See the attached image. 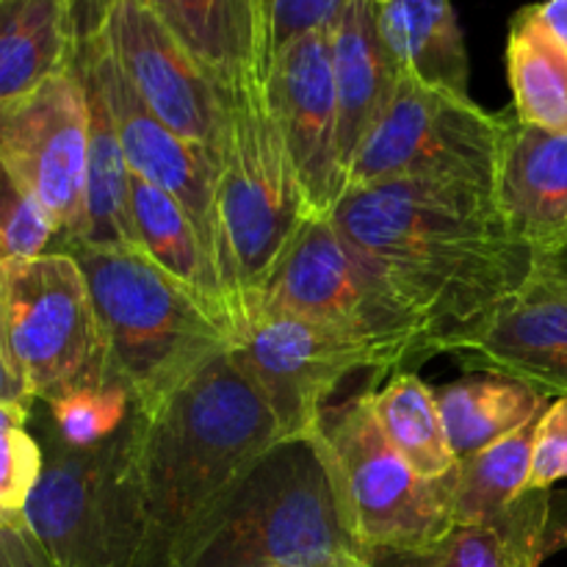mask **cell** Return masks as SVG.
Instances as JSON below:
<instances>
[{
    "label": "cell",
    "mask_w": 567,
    "mask_h": 567,
    "mask_svg": "<svg viewBox=\"0 0 567 567\" xmlns=\"http://www.w3.org/2000/svg\"><path fill=\"white\" fill-rule=\"evenodd\" d=\"M332 221L426 321L435 343L491 313L537 264L509 230L496 194L463 183L347 188Z\"/></svg>",
    "instance_id": "6da1fadb"
},
{
    "label": "cell",
    "mask_w": 567,
    "mask_h": 567,
    "mask_svg": "<svg viewBox=\"0 0 567 567\" xmlns=\"http://www.w3.org/2000/svg\"><path fill=\"white\" fill-rule=\"evenodd\" d=\"M280 443L269 404L227 352L144 415L136 567H194L247 476Z\"/></svg>",
    "instance_id": "7a4b0ae2"
},
{
    "label": "cell",
    "mask_w": 567,
    "mask_h": 567,
    "mask_svg": "<svg viewBox=\"0 0 567 567\" xmlns=\"http://www.w3.org/2000/svg\"><path fill=\"white\" fill-rule=\"evenodd\" d=\"M61 252H70L86 275L111 374L144 415L230 349V319L138 247L78 244Z\"/></svg>",
    "instance_id": "3957f363"
},
{
    "label": "cell",
    "mask_w": 567,
    "mask_h": 567,
    "mask_svg": "<svg viewBox=\"0 0 567 567\" xmlns=\"http://www.w3.org/2000/svg\"><path fill=\"white\" fill-rule=\"evenodd\" d=\"M227 122L216 161L221 280L230 319L244 293L258 291L308 221L310 208L280 136L266 83L249 78L225 92Z\"/></svg>",
    "instance_id": "277c9868"
},
{
    "label": "cell",
    "mask_w": 567,
    "mask_h": 567,
    "mask_svg": "<svg viewBox=\"0 0 567 567\" xmlns=\"http://www.w3.org/2000/svg\"><path fill=\"white\" fill-rule=\"evenodd\" d=\"M142 426L133 410L109 441L72 449L48 419L39 424L44 465L22 518L55 567H136Z\"/></svg>",
    "instance_id": "5b68a950"
},
{
    "label": "cell",
    "mask_w": 567,
    "mask_h": 567,
    "mask_svg": "<svg viewBox=\"0 0 567 567\" xmlns=\"http://www.w3.org/2000/svg\"><path fill=\"white\" fill-rule=\"evenodd\" d=\"M194 567H374L338 515L310 441L280 443L247 476Z\"/></svg>",
    "instance_id": "8992f818"
},
{
    "label": "cell",
    "mask_w": 567,
    "mask_h": 567,
    "mask_svg": "<svg viewBox=\"0 0 567 567\" xmlns=\"http://www.w3.org/2000/svg\"><path fill=\"white\" fill-rule=\"evenodd\" d=\"M324 463L343 529L365 554L415 551L454 529L452 487L421 480L377 424L369 391L327 410L308 437Z\"/></svg>",
    "instance_id": "52a82bcc"
},
{
    "label": "cell",
    "mask_w": 567,
    "mask_h": 567,
    "mask_svg": "<svg viewBox=\"0 0 567 567\" xmlns=\"http://www.w3.org/2000/svg\"><path fill=\"white\" fill-rule=\"evenodd\" d=\"M0 341L31 402L116 382L86 275L61 249L0 264Z\"/></svg>",
    "instance_id": "ba28073f"
},
{
    "label": "cell",
    "mask_w": 567,
    "mask_h": 567,
    "mask_svg": "<svg viewBox=\"0 0 567 567\" xmlns=\"http://www.w3.org/2000/svg\"><path fill=\"white\" fill-rule=\"evenodd\" d=\"M247 297L388 349L402 369L435 358L426 321L343 238L332 214H310L264 286Z\"/></svg>",
    "instance_id": "9c48e42d"
},
{
    "label": "cell",
    "mask_w": 567,
    "mask_h": 567,
    "mask_svg": "<svg viewBox=\"0 0 567 567\" xmlns=\"http://www.w3.org/2000/svg\"><path fill=\"white\" fill-rule=\"evenodd\" d=\"M509 120L487 114L468 94L432 89L399 72L380 122L354 155L347 188L435 181L496 194Z\"/></svg>",
    "instance_id": "30bf717a"
},
{
    "label": "cell",
    "mask_w": 567,
    "mask_h": 567,
    "mask_svg": "<svg viewBox=\"0 0 567 567\" xmlns=\"http://www.w3.org/2000/svg\"><path fill=\"white\" fill-rule=\"evenodd\" d=\"M227 354L269 404L282 443L319 432L327 402L354 371H404L388 349L249 297L233 313Z\"/></svg>",
    "instance_id": "8fae6325"
},
{
    "label": "cell",
    "mask_w": 567,
    "mask_h": 567,
    "mask_svg": "<svg viewBox=\"0 0 567 567\" xmlns=\"http://www.w3.org/2000/svg\"><path fill=\"white\" fill-rule=\"evenodd\" d=\"M0 161L55 225V249L86 233L89 105L81 78L64 70L0 103Z\"/></svg>",
    "instance_id": "7c38bea8"
},
{
    "label": "cell",
    "mask_w": 567,
    "mask_h": 567,
    "mask_svg": "<svg viewBox=\"0 0 567 567\" xmlns=\"http://www.w3.org/2000/svg\"><path fill=\"white\" fill-rule=\"evenodd\" d=\"M471 374H502L551 399L567 396V275L537 260L518 291L435 343Z\"/></svg>",
    "instance_id": "4fadbf2b"
},
{
    "label": "cell",
    "mask_w": 567,
    "mask_h": 567,
    "mask_svg": "<svg viewBox=\"0 0 567 567\" xmlns=\"http://www.w3.org/2000/svg\"><path fill=\"white\" fill-rule=\"evenodd\" d=\"M103 33L138 97L169 131L219 161L227 97L142 0H105Z\"/></svg>",
    "instance_id": "5bb4252c"
},
{
    "label": "cell",
    "mask_w": 567,
    "mask_h": 567,
    "mask_svg": "<svg viewBox=\"0 0 567 567\" xmlns=\"http://www.w3.org/2000/svg\"><path fill=\"white\" fill-rule=\"evenodd\" d=\"M264 83L310 214H332L347 188L338 161L332 31L308 33L280 50Z\"/></svg>",
    "instance_id": "9a60e30c"
},
{
    "label": "cell",
    "mask_w": 567,
    "mask_h": 567,
    "mask_svg": "<svg viewBox=\"0 0 567 567\" xmlns=\"http://www.w3.org/2000/svg\"><path fill=\"white\" fill-rule=\"evenodd\" d=\"M496 203L509 230L537 260L567 252V133L509 120Z\"/></svg>",
    "instance_id": "2e32d148"
},
{
    "label": "cell",
    "mask_w": 567,
    "mask_h": 567,
    "mask_svg": "<svg viewBox=\"0 0 567 567\" xmlns=\"http://www.w3.org/2000/svg\"><path fill=\"white\" fill-rule=\"evenodd\" d=\"M332 72L338 100V161L349 177L360 144L380 122L399 70L380 33V6L349 0L332 28Z\"/></svg>",
    "instance_id": "e0dca14e"
},
{
    "label": "cell",
    "mask_w": 567,
    "mask_h": 567,
    "mask_svg": "<svg viewBox=\"0 0 567 567\" xmlns=\"http://www.w3.org/2000/svg\"><path fill=\"white\" fill-rule=\"evenodd\" d=\"M221 92L266 81V44L255 0H142Z\"/></svg>",
    "instance_id": "ac0fdd59"
},
{
    "label": "cell",
    "mask_w": 567,
    "mask_h": 567,
    "mask_svg": "<svg viewBox=\"0 0 567 567\" xmlns=\"http://www.w3.org/2000/svg\"><path fill=\"white\" fill-rule=\"evenodd\" d=\"M551 493L526 491L507 513L480 526H454L415 551H374V567H540L551 520Z\"/></svg>",
    "instance_id": "d6986e66"
},
{
    "label": "cell",
    "mask_w": 567,
    "mask_h": 567,
    "mask_svg": "<svg viewBox=\"0 0 567 567\" xmlns=\"http://www.w3.org/2000/svg\"><path fill=\"white\" fill-rule=\"evenodd\" d=\"M380 33L399 72L468 94V50L452 0H391L380 6Z\"/></svg>",
    "instance_id": "ffe728a7"
},
{
    "label": "cell",
    "mask_w": 567,
    "mask_h": 567,
    "mask_svg": "<svg viewBox=\"0 0 567 567\" xmlns=\"http://www.w3.org/2000/svg\"><path fill=\"white\" fill-rule=\"evenodd\" d=\"M435 402L460 463L540 419L554 399L513 377L476 374L437 388Z\"/></svg>",
    "instance_id": "44dd1931"
},
{
    "label": "cell",
    "mask_w": 567,
    "mask_h": 567,
    "mask_svg": "<svg viewBox=\"0 0 567 567\" xmlns=\"http://www.w3.org/2000/svg\"><path fill=\"white\" fill-rule=\"evenodd\" d=\"M72 0H0V103L72 66Z\"/></svg>",
    "instance_id": "7402d4cb"
},
{
    "label": "cell",
    "mask_w": 567,
    "mask_h": 567,
    "mask_svg": "<svg viewBox=\"0 0 567 567\" xmlns=\"http://www.w3.org/2000/svg\"><path fill=\"white\" fill-rule=\"evenodd\" d=\"M131 216L136 247L166 275L192 288L197 297L230 319V297L225 282L186 210L169 194L131 175Z\"/></svg>",
    "instance_id": "603a6c76"
},
{
    "label": "cell",
    "mask_w": 567,
    "mask_h": 567,
    "mask_svg": "<svg viewBox=\"0 0 567 567\" xmlns=\"http://www.w3.org/2000/svg\"><path fill=\"white\" fill-rule=\"evenodd\" d=\"M81 78L89 105V169H86V233L81 244L92 247H136L131 216V166L109 103L92 72L72 64ZM78 247V244H75Z\"/></svg>",
    "instance_id": "cb8c5ba5"
},
{
    "label": "cell",
    "mask_w": 567,
    "mask_h": 567,
    "mask_svg": "<svg viewBox=\"0 0 567 567\" xmlns=\"http://www.w3.org/2000/svg\"><path fill=\"white\" fill-rule=\"evenodd\" d=\"M507 70L515 120L540 131L567 133V48L543 22L535 6H524L509 22Z\"/></svg>",
    "instance_id": "d4e9b609"
},
{
    "label": "cell",
    "mask_w": 567,
    "mask_h": 567,
    "mask_svg": "<svg viewBox=\"0 0 567 567\" xmlns=\"http://www.w3.org/2000/svg\"><path fill=\"white\" fill-rule=\"evenodd\" d=\"M371 413L382 435L421 480H443L457 468L435 391L413 371H396L385 388L369 391Z\"/></svg>",
    "instance_id": "484cf974"
},
{
    "label": "cell",
    "mask_w": 567,
    "mask_h": 567,
    "mask_svg": "<svg viewBox=\"0 0 567 567\" xmlns=\"http://www.w3.org/2000/svg\"><path fill=\"white\" fill-rule=\"evenodd\" d=\"M537 424L540 419L482 449L474 457L460 460L449 474L454 526L487 524L529 491Z\"/></svg>",
    "instance_id": "4316f807"
},
{
    "label": "cell",
    "mask_w": 567,
    "mask_h": 567,
    "mask_svg": "<svg viewBox=\"0 0 567 567\" xmlns=\"http://www.w3.org/2000/svg\"><path fill=\"white\" fill-rule=\"evenodd\" d=\"M136 404L120 382L78 388L48 402V421L55 435L72 449H92L125 426Z\"/></svg>",
    "instance_id": "83f0119b"
},
{
    "label": "cell",
    "mask_w": 567,
    "mask_h": 567,
    "mask_svg": "<svg viewBox=\"0 0 567 567\" xmlns=\"http://www.w3.org/2000/svg\"><path fill=\"white\" fill-rule=\"evenodd\" d=\"M28 424L31 404L0 402V524L22 520L28 498L42 476V443Z\"/></svg>",
    "instance_id": "f1b7e54d"
},
{
    "label": "cell",
    "mask_w": 567,
    "mask_h": 567,
    "mask_svg": "<svg viewBox=\"0 0 567 567\" xmlns=\"http://www.w3.org/2000/svg\"><path fill=\"white\" fill-rule=\"evenodd\" d=\"M55 225L33 194L0 161V264L50 252Z\"/></svg>",
    "instance_id": "f546056e"
},
{
    "label": "cell",
    "mask_w": 567,
    "mask_h": 567,
    "mask_svg": "<svg viewBox=\"0 0 567 567\" xmlns=\"http://www.w3.org/2000/svg\"><path fill=\"white\" fill-rule=\"evenodd\" d=\"M349 0H271L266 17V72L280 50L316 31H332Z\"/></svg>",
    "instance_id": "4dcf8cb0"
},
{
    "label": "cell",
    "mask_w": 567,
    "mask_h": 567,
    "mask_svg": "<svg viewBox=\"0 0 567 567\" xmlns=\"http://www.w3.org/2000/svg\"><path fill=\"white\" fill-rule=\"evenodd\" d=\"M559 480H567V396L554 399L540 415L529 491H548Z\"/></svg>",
    "instance_id": "1f68e13d"
},
{
    "label": "cell",
    "mask_w": 567,
    "mask_h": 567,
    "mask_svg": "<svg viewBox=\"0 0 567 567\" xmlns=\"http://www.w3.org/2000/svg\"><path fill=\"white\" fill-rule=\"evenodd\" d=\"M0 567H55L37 537L25 526V518L0 524Z\"/></svg>",
    "instance_id": "d6a6232c"
},
{
    "label": "cell",
    "mask_w": 567,
    "mask_h": 567,
    "mask_svg": "<svg viewBox=\"0 0 567 567\" xmlns=\"http://www.w3.org/2000/svg\"><path fill=\"white\" fill-rule=\"evenodd\" d=\"M0 402H22V404H31L33 402L28 399L25 388L20 385V380L14 377V371H11L9 360H6V352H3V341H0Z\"/></svg>",
    "instance_id": "836d02e7"
},
{
    "label": "cell",
    "mask_w": 567,
    "mask_h": 567,
    "mask_svg": "<svg viewBox=\"0 0 567 567\" xmlns=\"http://www.w3.org/2000/svg\"><path fill=\"white\" fill-rule=\"evenodd\" d=\"M537 11H540L543 22L551 28L554 37L567 48V0H543L537 3Z\"/></svg>",
    "instance_id": "e575fe53"
},
{
    "label": "cell",
    "mask_w": 567,
    "mask_h": 567,
    "mask_svg": "<svg viewBox=\"0 0 567 567\" xmlns=\"http://www.w3.org/2000/svg\"><path fill=\"white\" fill-rule=\"evenodd\" d=\"M567 548V507L563 513H554L551 520H548V535H546V557L554 551H563Z\"/></svg>",
    "instance_id": "d590c367"
},
{
    "label": "cell",
    "mask_w": 567,
    "mask_h": 567,
    "mask_svg": "<svg viewBox=\"0 0 567 567\" xmlns=\"http://www.w3.org/2000/svg\"><path fill=\"white\" fill-rule=\"evenodd\" d=\"M255 3H258L260 22H264V44H266V17H269V3H271V0H255Z\"/></svg>",
    "instance_id": "8d00e7d4"
},
{
    "label": "cell",
    "mask_w": 567,
    "mask_h": 567,
    "mask_svg": "<svg viewBox=\"0 0 567 567\" xmlns=\"http://www.w3.org/2000/svg\"><path fill=\"white\" fill-rule=\"evenodd\" d=\"M548 264L554 266V269H559V271H565L567 275V252H563V255H557V258H546Z\"/></svg>",
    "instance_id": "74e56055"
},
{
    "label": "cell",
    "mask_w": 567,
    "mask_h": 567,
    "mask_svg": "<svg viewBox=\"0 0 567 567\" xmlns=\"http://www.w3.org/2000/svg\"><path fill=\"white\" fill-rule=\"evenodd\" d=\"M371 3H374V6H385V3H391V0H371Z\"/></svg>",
    "instance_id": "f35d334b"
}]
</instances>
